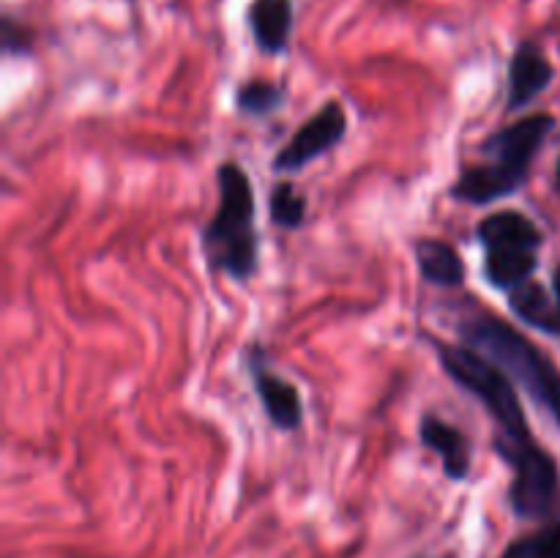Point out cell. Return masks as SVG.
I'll list each match as a JSON object with an SVG mask.
<instances>
[{"label":"cell","mask_w":560,"mask_h":558,"mask_svg":"<svg viewBox=\"0 0 560 558\" xmlns=\"http://www.w3.org/2000/svg\"><path fill=\"white\" fill-rule=\"evenodd\" d=\"M558 191H560V162H558Z\"/></svg>","instance_id":"cell-16"},{"label":"cell","mask_w":560,"mask_h":558,"mask_svg":"<svg viewBox=\"0 0 560 558\" xmlns=\"http://www.w3.org/2000/svg\"><path fill=\"white\" fill-rule=\"evenodd\" d=\"M465 345L495 361L560 427V372L550 356L501 317L481 312L459 326Z\"/></svg>","instance_id":"cell-4"},{"label":"cell","mask_w":560,"mask_h":558,"mask_svg":"<svg viewBox=\"0 0 560 558\" xmlns=\"http://www.w3.org/2000/svg\"><path fill=\"white\" fill-rule=\"evenodd\" d=\"M244 364L249 370L252 386H255L257 399L262 403L268 421L282 432H295L304 425V399H301L299 388L282 375L271 372L268 367V356L260 345H252L244 353Z\"/></svg>","instance_id":"cell-7"},{"label":"cell","mask_w":560,"mask_h":558,"mask_svg":"<svg viewBox=\"0 0 560 558\" xmlns=\"http://www.w3.org/2000/svg\"><path fill=\"white\" fill-rule=\"evenodd\" d=\"M509 306L530 328L560 339V268L552 274V288H545L534 279L514 288L509 293Z\"/></svg>","instance_id":"cell-10"},{"label":"cell","mask_w":560,"mask_h":558,"mask_svg":"<svg viewBox=\"0 0 560 558\" xmlns=\"http://www.w3.org/2000/svg\"><path fill=\"white\" fill-rule=\"evenodd\" d=\"M219 206L200 233V249L208 268L235 282H249L260 268L255 186L241 164L224 162L217 170Z\"/></svg>","instance_id":"cell-3"},{"label":"cell","mask_w":560,"mask_h":558,"mask_svg":"<svg viewBox=\"0 0 560 558\" xmlns=\"http://www.w3.org/2000/svg\"><path fill=\"white\" fill-rule=\"evenodd\" d=\"M432 345H435L443 372L459 388L474 394L485 405L487 414L492 416V421H495V452L509 468L514 470L517 465L528 463L530 457L545 452L536 443V438L530 435L528 419H525L523 403H520L517 394V383L495 361L481 356L470 345H448L441 342V339H435Z\"/></svg>","instance_id":"cell-1"},{"label":"cell","mask_w":560,"mask_h":558,"mask_svg":"<svg viewBox=\"0 0 560 558\" xmlns=\"http://www.w3.org/2000/svg\"><path fill=\"white\" fill-rule=\"evenodd\" d=\"M306 206H310V200L304 195H299L290 181H282V184L273 186L271 200H268L271 222L284 230H299L306 222Z\"/></svg>","instance_id":"cell-15"},{"label":"cell","mask_w":560,"mask_h":558,"mask_svg":"<svg viewBox=\"0 0 560 558\" xmlns=\"http://www.w3.org/2000/svg\"><path fill=\"white\" fill-rule=\"evenodd\" d=\"M421 277L438 288H463L465 263L452 244L438 239H421L413 246Z\"/></svg>","instance_id":"cell-12"},{"label":"cell","mask_w":560,"mask_h":558,"mask_svg":"<svg viewBox=\"0 0 560 558\" xmlns=\"http://www.w3.org/2000/svg\"><path fill=\"white\" fill-rule=\"evenodd\" d=\"M552 80H556V69H552L545 49L536 42L520 44L512 55V63H509V109L517 113V109L528 107L534 98H539L550 88Z\"/></svg>","instance_id":"cell-8"},{"label":"cell","mask_w":560,"mask_h":558,"mask_svg":"<svg viewBox=\"0 0 560 558\" xmlns=\"http://www.w3.org/2000/svg\"><path fill=\"white\" fill-rule=\"evenodd\" d=\"M348 137V113L339 102H326L312 118L299 126L288 146L273 156V173H301Z\"/></svg>","instance_id":"cell-6"},{"label":"cell","mask_w":560,"mask_h":558,"mask_svg":"<svg viewBox=\"0 0 560 558\" xmlns=\"http://www.w3.org/2000/svg\"><path fill=\"white\" fill-rule=\"evenodd\" d=\"M293 16V0H252L249 27L257 49L266 55L288 53Z\"/></svg>","instance_id":"cell-11"},{"label":"cell","mask_w":560,"mask_h":558,"mask_svg":"<svg viewBox=\"0 0 560 558\" xmlns=\"http://www.w3.org/2000/svg\"><path fill=\"white\" fill-rule=\"evenodd\" d=\"M419 441L421 446L435 452L441 457L443 474L452 481H465L474 465V449H470L468 435L459 427L448 425L446 419L435 414H424L419 421Z\"/></svg>","instance_id":"cell-9"},{"label":"cell","mask_w":560,"mask_h":558,"mask_svg":"<svg viewBox=\"0 0 560 558\" xmlns=\"http://www.w3.org/2000/svg\"><path fill=\"white\" fill-rule=\"evenodd\" d=\"M476 235H479V244L485 249V279L495 290L512 293L514 288L528 282L539 268L545 233L525 213H490L479 222Z\"/></svg>","instance_id":"cell-5"},{"label":"cell","mask_w":560,"mask_h":558,"mask_svg":"<svg viewBox=\"0 0 560 558\" xmlns=\"http://www.w3.org/2000/svg\"><path fill=\"white\" fill-rule=\"evenodd\" d=\"M284 98H288V91L282 85H277V82L252 80L238 88V93H235V107H238V113L249 115V118H266V115L282 109Z\"/></svg>","instance_id":"cell-13"},{"label":"cell","mask_w":560,"mask_h":558,"mask_svg":"<svg viewBox=\"0 0 560 558\" xmlns=\"http://www.w3.org/2000/svg\"><path fill=\"white\" fill-rule=\"evenodd\" d=\"M552 129H556V115L534 113L492 131L479 146L485 162L465 170L452 184L448 195L468 206H490L503 197H512L530 178L536 153L541 151Z\"/></svg>","instance_id":"cell-2"},{"label":"cell","mask_w":560,"mask_h":558,"mask_svg":"<svg viewBox=\"0 0 560 558\" xmlns=\"http://www.w3.org/2000/svg\"><path fill=\"white\" fill-rule=\"evenodd\" d=\"M501 558H560V514L534 534L514 539Z\"/></svg>","instance_id":"cell-14"}]
</instances>
